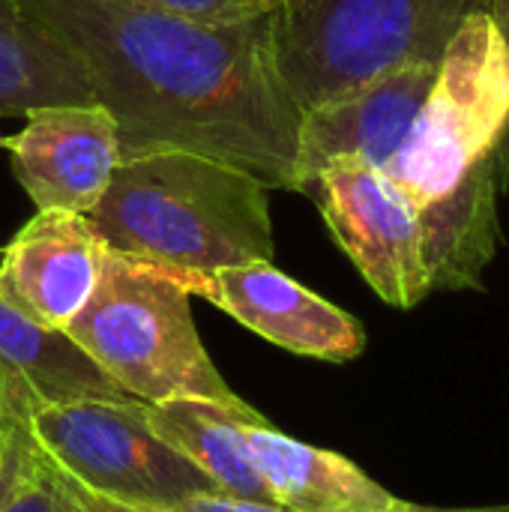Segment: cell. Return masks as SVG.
<instances>
[{
    "instance_id": "6da1fadb",
    "label": "cell",
    "mask_w": 509,
    "mask_h": 512,
    "mask_svg": "<svg viewBox=\"0 0 509 512\" xmlns=\"http://www.w3.org/2000/svg\"><path fill=\"white\" fill-rule=\"evenodd\" d=\"M117 123L120 162L198 153L294 192L300 120L276 66V12L192 21L135 0H21Z\"/></svg>"
},
{
    "instance_id": "7a4b0ae2",
    "label": "cell",
    "mask_w": 509,
    "mask_h": 512,
    "mask_svg": "<svg viewBox=\"0 0 509 512\" xmlns=\"http://www.w3.org/2000/svg\"><path fill=\"white\" fill-rule=\"evenodd\" d=\"M384 174L414 201L432 291H480L501 249L509 180V48L489 12L465 21Z\"/></svg>"
},
{
    "instance_id": "3957f363",
    "label": "cell",
    "mask_w": 509,
    "mask_h": 512,
    "mask_svg": "<svg viewBox=\"0 0 509 512\" xmlns=\"http://www.w3.org/2000/svg\"><path fill=\"white\" fill-rule=\"evenodd\" d=\"M87 219L108 249L174 270L189 291L201 276L276 252L270 186L183 150L123 159Z\"/></svg>"
},
{
    "instance_id": "277c9868",
    "label": "cell",
    "mask_w": 509,
    "mask_h": 512,
    "mask_svg": "<svg viewBox=\"0 0 509 512\" xmlns=\"http://www.w3.org/2000/svg\"><path fill=\"white\" fill-rule=\"evenodd\" d=\"M129 399H207L243 405L210 360L183 276L105 249L99 285L63 330Z\"/></svg>"
},
{
    "instance_id": "5b68a950",
    "label": "cell",
    "mask_w": 509,
    "mask_h": 512,
    "mask_svg": "<svg viewBox=\"0 0 509 512\" xmlns=\"http://www.w3.org/2000/svg\"><path fill=\"white\" fill-rule=\"evenodd\" d=\"M489 0H294L276 9V66L309 111L411 63L441 66Z\"/></svg>"
},
{
    "instance_id": "8992f818",
    "label": "cell",
    "mask_w": 509,
    "mask_h": 512,
    "mask_svg": "<svg viewBox=\"0 0 509 512\" xmlns=\"http://www.w3.org/2000/svg\"><path fill=\"white\" fill-rule=\"evenodd\" d=\"M21 429L72 480L129 507L171 510L189 495L219 492L195 465L150 432L144 402L135 399L51 405Z\"/></svg>"
},
{
    "instance_id": "52a82bcc",
    "label": "cell",
    "mask_w": 509,
    "mask_h": 512,
    "mask_svg": "<svg viewBox=\"0 0 509 512\" xmlns=\"http://www.w3.org/2000/svg\"><path fill=\"white\" fill-rule=\"evenodd\" d=\"M366 285L393 309H414L432 294L426 234L414 201L375 165L339 159L309 192Z\"/></svg>"
},
{
    "instance_id": "ba28073f",
    "label": "cell",
    "mask_w": 509,
    "mask_h": 512,
    "mask_svg": "<svg viewBox=\"0 0 509 512\" xmlns=\"http://www.w3.org/2000/svg\"><path fill=\"white\" fill-rule=\"evenodd\" d=\"M192 297L213 303L270 345L300 357L351 363L366 351V330L351 312L309 291L273 267V261L222 267L201 276L192 285Z\"/></svg>"
},
{
    "instance_id": "9c48e42d",
    "label": "cell",
    "mask_w": 509,
    "mask_h": 512,
    "mask_svg": "<svg viewBox=\"0 0 509 512\" xmlns=\"http://www.w3.org/2000/svg\"><path fill=\"white\" fill-rule=\"evenodd\" d=\"M9 138V165L36 210L87 216L105 195L117 165V123L99 102L45 105L24 114Z\"/></svg>"
},
{
    "instance_id": "30bf717a",
    "label": "cell",
    "mask_w": 509,
    "mask_h": 512,
    "mask_svg": "<svg viewBox=\"0 0 509 512\" xmlns=\"http://www.w3.org/2000/svg\"><path fill=\"white\" fill-rule=\"evenodd\" d=\"M438 69L411 63L303 111L294 192L306 195L315 177L339 159H360L384 171L423 111Z\"/></svg>"
},
{
    "instance_id": "8fae6325",
    "label": "cell",
    "mask_w": 509,
    "mask_h": 512,
    "mask_svg": "<svg viewBox=\"0 0 509 512\" xmlns=\"http://www.w3.org/2000/svg\"><path fill=\"white\" fill-rule=\"evenodd\" d=\"M90 219L36 210L0 255V300L45 330H66L90 303L105 261Z\"/></svg>"
},
{
    "instance_id": "7c38bea8",
    "label": "cell",
    "mask_w": 509,
    "mask_h": 512,
    "mask_svg": "<svg viewBox=\"0 0 509 512\" xmlns=\"http://www.w3.org/2000/svg\"><path fill=\"white\" fill-rule=\"evenodd\" d=\"M129 399L66 333L45 330L0 300V426H24L51 405Z\"/></svg>"
},
{
    "instance_id": "4fadbf2b",
    "label": "cell",
    "mask_w": 509,
    "mask_h": 512,
    "mask_svg": "<svg viewBox=\"0 0 509 512\" xmlns=\"http://www.w3.org/2000/svg\"><path fill=\"white\" fill-rule=\"evenodd\" d=\"M243 438L273 501L288 512H399L408 504L357 462L279 432L264 414L243 420Z\"/></svg>"
},
{
    "instance_id": "5bb4252c",
    "label": "cell",
    "mask_w": 509,
    "mask_h": 512,
    "mask_svg": "<svg viewBox=\"0 0 509 512\" xmlns=\"http://www.w3.org/2000/svg\"><path fill=\"white\" fill-rule=\"evenodd\" d=\"M252 405H222L207 399H168L144 405L150 432L195 465L219 492L249 501H273L243 438ZM276 504V501H273Z\"/></svg>"
},
{
    "instance_id": "9a60e30c",
    "label": "cell",
    "mask_w": 509,
    "mask_h": 512,
    "mask_svg": "<svg viewBox=\"0 0 509 512\" xmlns=\"http://www.w3.org/2000/svg\"><path fill=\"white\" fill-rule=\"evenodd\" d=\"M96 102L78 66L36 27L21 0H0V117Z\"/></svg>"
},
{
    "instance_id": "2e32d148",
    "label": "cell",
    "mask_w": 509,
    "mask_h": 512,
    "mask_svg": "<svg viewBox=\"0 0 509 512\" xmlns=\"http://www.w3.org/2000/svg\"><path fill=\"white\" fill-rule=\"evenodd\" d=\"M33 444V441H30ZM36 462H39V471L48 483V489L54 492V498L63 504L66 512H165V510H144V507H129V504H120V501H111L87 486H81L78 480H72L66 471H60L54 462H48L36 447Z\"/></svg>"
},
{
    "instance_id": "e0dca14e",
    "label": "cell",
    "mask_w": 509,
    "mask_h": 512,
    "mask_svg": "<svg viewBox=\"0 0 509 512\" xmlns=\"http://www.w3.org/2000/svg\"><path fill=\"white\" fill-rule=\"evenodd\" d=\"M3 512H66L63 504L54 498V492L48 489L42 471H39V462H36V453H33V444L24 432V471H21V480L9 498V504L3 507Z\"/></svg>"
},
{
    "instance_id": "ac0fdd59",
    "label": "cell",
    "mask_w": 509,
    "mask_h": 512,
    "mask_svg": "<svg viewBox=\"0 0 509 512\" xmlns=\"http://www.w3.org/2000/svg\"><path fill=\"white\" fill-rule=\"evenodd\" d=\"M135 3H144L168 15L192 18V21H228V18L258 12L246 0H135Z\"/></svg>"
},
{
    "instance_id": "d6986e66",
    "label": "cell",
    "mask_w": 509,
    "mask_h": 512,
    "mask_svg": "<svg viewBox=\"0 0 509 512\" xmlns=\"http://www.w3.org/2000/svg\"><path fill=\"white\" fill-rule=\"evenodd\" d=\"M165 512H288L273 501H249V498H234L225 492H198L183 501H177Z\"/></svg>"
},
{
    "instance_id": "ffe728a7",
    "label": "cell",
    "mask_w": 509,
    "mask_h": 512,
    "mask_svg": "<svg viewBox=\"0 0 509 512\" xmlns=\"http://www.w3.org/2000/svg\"><path fill=\"white\" fill-rule=\"evenodd\" d=\"M24 471V429L21 426H6V456L0 468V512L9 504L18 480Z\"/></svg>"
},
{
    "instance_id": "44dd1931",
    "label": "cell",
    "mask_w": 509,
    "mask_h": 512,
    "mask_svg": "<svg viewBox=\"0 0 509 512\" xmlns=\"http://www.w3.org/2000/svg\"><path fill=\"white\" fill-rule=\"evenodd\" d=\"M486 12H489L492 24L498 27L501 39L507 42V48H509V0H489Z\"/></svg>"
},
{
    "instance_id": "7402d4cb",
    "label": "cell",
    "mask_w": 509,
    "mask_h": 512,
    "mask_svg": "<svg viewBox=\"0 0 509 512\" xmlns=\"http://www.w3.org/2000/svg\"><path fill=\"white\" fill-rule=\"evenodd\" d=\"M252 9H258V12H276V9H282V6H288V3H294V0H246Z\"/></svg>"
},
{
    "instance_id": "603a6c76",
    "label": "cell",
    "mask_w": 509,
    "mask_h": 512,
    "mask_svg": "<svg viewBox=\"0 0 509 512\" xmlns=\"http://www.w3.org/2000/svg\"><path fill=\"white\" fill-rule=\"evenodd\" d=\"M3 456H6V426H0V468H3Z\"/></svg>"
},
{
    "instance_id": "cb8c5ba5",
    "label": "cell",
    "mask_w": 509,
    "mask_h": 512,
    "mask_svg": "<svg viewBox=\"0 0 509 512\" xmlns=\"http://www.w3.org/2000/svg\"><path fill=\"white\" fill-rule=\"evenodd\" d=\"M0 147H9V135H0Z\"/></svg>"
}]
</instances>
